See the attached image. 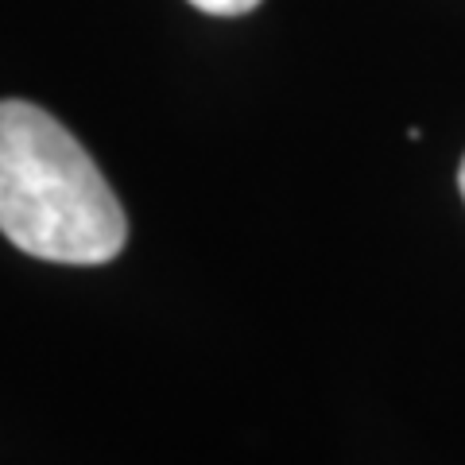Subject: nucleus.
Masks as SVG:
<instances>
[{
  "mask_svg": "<svg viewBox=\"0 0 465 465\" xmlns=\"http://www.w3.org/2000/svg\"><path fill=\"white\" fill-rule=\"evenodd\" d=\"M0 232L51 264H109L128 222L90 152L32 101H0Z\"/></svg>",
  "mask_w": 465,
  "mask_h": 465,
  "instance_id": "obj_1",
  "label": "nucleus"
},
{
  "mask_svg": "<svg viewBox=\"0 0 465 465\" xmlns=\"http://www.w3.org/2000/svg\"><path fill=\"white\" fill-rule=\"evenodd\" d=\"M191 5L210 12V16H244V12H252L260 0H191Z\"/></svg>",
  "mask_w": 465,
  "mask_h": 465,
  "instance_id": "obj_2",
  "label": "nucleus"
},
{
  "mask_svg": "<svg viewBox=\"0 0 465 465\" xmlns=\"http://www.w3.org/2000/svg\"><path fill=\"white\" fill-rule=\"evenodd\" d=\"M458 186H461V198H465V159H461V171H458Z\"/></svg>",
  "mask_w": 465,
  "mask_h": 465,
  "instance_id": "obj_3",
  "label": "nucleus"
}]
</instances>
